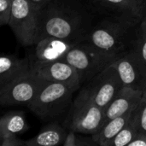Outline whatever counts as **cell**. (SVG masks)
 I'll list each match as a JSON object with an SVG mask.
<instances>
[{"mask_svg":"<svg viewBox=\"0 0 146 146\" xmlns=\"http://www.w3.org/2000/svg\"><path fill=\"white\" fill-rule=\"evenodd\" d=\"M93 25L82 0H50L40 9L37 42L46 37L83 41Z\"/></svg>","mask_w":146,"mask_h":146,"instance_id":"obj_1","label":"cell"},{"mask_svg":"<svg viewBox=\"0 0 146 146\" xmlns=\"http://www.w3.org/2000/svg\"><path fill=\"white\" fill-rule=\"evenodd\" d=\"M140 22L130 15L114 14L94 24L83 41L119 59L133 49Z\"/></svg>","mask_w":146,"mask_h":146,"instance_id":"obj_2","label":"cell"},{"mask_svg":"<svg viewBox=\"0 0 146 146\" xmlns=\"http://www.w3.org/2000/svg\"><path fill=\"white\" fill-rule=\"evenodd\" d=\"M104 123V110L95 104L86 88L82 86L73 100L62 125L68 130L92 135L102 127Z\"/></svg>","mask_w":146,"mask_h":146,"instance_id":"obj_3","label":"cell"},{"mask_svg":"<svg viewBox=\"0 0 146 146\" xmlns=\"http://www.w3.org/2000/svg\"><path fill=\"white\" fill-rule=\"evenodd\" d=\"M62 60L74 68L83 86L118 59L88 42L81 41L75 44Z\"/></svg>","mask_w":146,"mask_h":146,"instance_id":"obj_4","label":"cell"},{"mask_svg":"<svg viewBox=\"0 0 146 146\" xmlns=\"http://www.w3.org/2000/svg\"><path fill=\"white\" fill-rule=\"evenodd\" d=\"M75 92L64 84L47 81L28 108L39 119L53 121L68 113Z\"/></svg>","mask_w":146,"mask_h":146,"instance_id":"obj_5","label":"cell"},{"mask_svg":"<svg viewBox=\"0 0 146 146\" xmlns=\"http://www.w3.org/2000/svg\"><path fill=\"white\" fill-rule=\"evenodd\" d=\"M40 9L29 0H13L9 26L21 45L33 46L37 42Z\"/></svg>","mask_w":146,"mask_h":146,"instance_id":"obj_6","label":"cell"},{"mask_svg":"<svg viewBox=\"0 0 146 146\" xmlns=\"http://www.w3.org/2000/svg\"><path fill=\"white\" fill-rule=\"evenodd\" d=\"M46 83V80L31 70L0 86V104L4 107L18 105L28 107Z\"/></svg>","mask_w":146,"mask_h":146,"instance_id":"obj_7","label":"cell"},{"mask_svg":"<svg viewBox=\"0 0 146 146\" xmlns=\"http://www.w3.org/2000/svg\"><path fill=\"white\" fill-rule=\"evenodd\" d=\"M83 86L86 88L95 104L103 110L106 109L124 87L116 68L112 64Z\"/></svg>","mask_w":146,"mask_h":146,"instance_id":"obj_8","label":"cell"},{"mask_svg":"<svg viewBox=\"0 0 146 146\" xmlns=\"http://www.w3.org/2000/svg\"><path fill=\"white\" fill-rule=\"evenodd\" d=\"M31 70L46 81L64 84L76 92L82 86L77 71L63 60L31 61Z\"/></svg>","mask_w":146,"mask_h":146,"instance_id":"obj_9","label":"cell"},{"mask_svg":"<svg viewBox=\"0 0 146 146\" xmlns=\"http://www.w3.org/2000/svg\"><path fill=\"white\" fill-rule=\"evenodd\" d=\"M112 65L116 68L123 86L146 92V70L133 49Z\"/></svg>","mask_w":146,"mask_h":146,"instance_id":"obj_10","label":"cell"},{"mask_svg":"<svg viewBox=\"0 0 146 146\" xmlns=\"http://www.w3.org/2000/svg\"><path fill=\"white\" fill-rule=\"evenodd\" d=\"M81 41L64 39L56 37H46L38 40L34 45L30 61H56L62 60L65 55Z\"/></svg>","mask_w":146,"mask_h":146,"instance_id":"obj_11","label":"cell"},{"mask_svg":"<svg viewBox=\"0 0 146 146\" xmlns=\"http://www.w3.org/2000/svg\"><path fill=\"white\" fill-rule=\"evenodd\" d=\"M144 93L145 92L124 86L104 110V123L113 118L133 111L138 107Z\"/></svg>","mask_w":146,"mask_h":146,"instance_id":"obj_12","label":"cell"},{"mask_svg":"<svg viewBox=\"0 0 146 146\" xmlns=\"http://www.w3.org/2000/svg\"><path fill=\"white\" fill-rule=\"evenodd\" d=\"M30 71L31 61L28 56L19 58L15 55L3 54L0 57V86Z\"/></svg>","mask_w":146,"mask_h":146,"instance_id":"obj_13","label":"cell"},{"mask_svg":"<svg viewBox=\"0 0 146 146\" xmlns=\"http://www.w3.org/2000/svg\"><path fill=\"white\" fill-rule=\"evenodd\" d=\"M68 131V130L63 125L51 122L44 127L37 136L25 140V145L26 146L62 145Z\"/></svg>","mask_w":146,"mask_h":146,"instance_id":"obj_14","label":"cell"},{"mask_svg":"<svg viewBox=\"0 0 146 146\" xmlns=\"http://www.w3.org/2000/svg\"><path fill=\"white\" fill-rule=\"evenodd\" d=\"M133 112V111L106 121L96 133L92 135V139L96 145L100 146H110L111 141L126 126L131 118Z\"/></svg>","mask_w":146,"mask_h":146,"instance_id":"obj_15","label":"cell"},{"mask_svg":"<svg viewBox=\"0 0 146 146\" xmlns=\"http://www.w3.org/2000/svg\"><path fill=\"white\" fill-rule=\"evenodd\" d=\"M28 129L29 126L23 111H9L0 119V139L22 134Z\"/></svg>","mask_w":146,"mask_h":146,"instance_id":"obj_16","label":"cell"},{"mask_svg":"<svg viewBox=\"0 0 146 146\" xmlns=\"http://www.w3.org/2000/svg\"><path fill=\"white\" fill-rule=\"evenodd\" d=\"M103 8L108 9L114 14L130 15L142 19L144 0H95Z\"/></svg>","mask_w":146,"mask_h":146,"instance_id":"obj_17","label":"cell"},{"mask_svg":"<svg viewBox=\"0 0 146 146\" xmlns=\"http://www.w3.org/2000/svg\"><path fill=\"white\" fill-rule=\"evenodd\" d=\"M138 134H139V131L137 127L135 110H134L131 118L129 119L126 126L111 141L110 146H128L129 144L137 137Z\"/></svg>","mask_w":146,"mask_h":146,"instance_id":"obj_18","label":"cell"},{"mask_svg":"<svg viewBox=\"0 0 146 146\" xmlns=\"http://www.w3.org/2000/svg\"><path fill=\"white\" fill-rule=\"evenodd\" d=\"M133 50L146 70V22L142 21L138 29Z\"/></svg>","mask_w":146,"mask_h":146,"instance_id":"obj_19","label":"cell"},{"mask_svg":"<svg viewBox=\"0 0 146 146\" xmlns=\"http://www.w3.org/2000/svg\"><path fill=\"white\" fill-rule=\"evenodd\" d=\"M80 133H77L73 130H68L65 140L62 144V146H90L97 145L92 137L86 138L80 135Z\"/></svg>","mask_w":146,"mask_h":146,"instance_id":"obj_20","label":"cell"},{"mask_svg":"<svg viewBox=\"0 0 146 146\" xmlns=\"http://www.w3.org/2000/svg\"><path fill=\"white\" fill-rule=\"evenodd\" d=\"M135 118L139 133H146V92L135 109Z\"/></svg>","mask_w":146,"mask_h":146,"instance_id":"obj_21","label":"cell"},{"mask_svg":"<svg viewBox=\"0 0 146 146\" xmlns=\"http://www.w3.org/2000/svg\"><path fill=\"white\" fill-rule=\"evenodd\" d=\"M13 0H0V25H9L12 14Z\"/></svg>","mask_w":146,"mask_h":146,"instance_id":"obj_22","label":"cell"},{"mask_svg":"<svg viewBox=\"0 0 146 146\" xmlns=\"http://www.w3.org/2000/svg\"><path fill=\"white\" fill-rule=\"evenodd\" d=\"M1 139V146H26L25 140H21L17 138V135L8 136Z\"/></svg>","mask_w":146,"mask_h":146,"instance_id":"obj_23","label":"cell"},{"mask_svg":"<svg viewBox=\"0 0 146 146\" xmlns=\"http://www.w3.org/2000/svg\"><path fill=\"white\" fill-rule=\"evenodd\" d=\"M128 146H146V133H139Z\"/></svg>","mask_w":146,"mask_h":146,"instance_id":"obj_24","label":"cell"},{"mask_svg":"<svg viewBox=\"0 0 146 146\" xmlns=\"http://www.w3.org/2000/svg\"><path fill=\"white\" fill-rule=\"evenodd\" d=\"M30 2H32L33 3H34L35 5H37L38 7H39L40 9H42L46 3H48L50 0H29Z\"/></svg>","mask_w":146,"mask_h":146,"instance_id":"obj_25","label":"cell"},{"mask_svg":"<svg viewBox=\"0 0 146 146\" xmlns=\"http://www.w3.org/2000/svg\"><path fill=\"white\" fill-rule=\"evenodd\" d=\"M142 21L146 22V0H144L143 8H142Z\"/></svg>","mask_w":146,"mask_h":146,"instance_id":"obj_26","label":"cell"}]
</instances>
